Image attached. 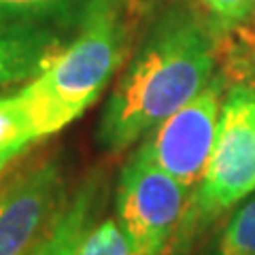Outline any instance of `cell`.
I'll return each instance as SVG.
<instances>
[{
    "label": "cell",
    "instance_id": "52a82bcc",
    "mask_svg": "<svg viewBox=\"0 0 255 255\" xmlns=\"http://www.w3.org/2000/svg\"><path fill=\"white\" fill-rule=\"evenodd\" d=\"M66 28L0 21V87L28 83L66 47Z\"/></svg>",
    "mask_w": 255,
    "mask_h": 255
},
{
    "label": "cell",
    "instance_id": "4fadbf2b",
    "mask_svg": "<svg viewBox=\"0 0 255 255\" xmlns=\"http://www.w3.org/2000/svg\"><path fill=\"white\" fill-rule=\"evenodd\" d=\"M206 13V23L213 34L230 32L251 17L255 0H198Z\"/></svg>",
    "mask_w": 255,
    "mask_h": 255
},
{
    "label": "cell",
    "instance_id": "7a4b0ae2",
    "mask_svg": "<svg viewBox=\"0 0 255 255\" xmlns=\"http://www.w3.org/2000/svg\"><path fill=\"white\" fill-rule=\"evenodd\" d=\"M128 51L117 0H90L75 36L49 66L17 92L36 140L60 132L90 109Z\"/></svg>",
    "mask_w": 255,
    "mask_h": 255
},
{
    "label": "cell",
    "instance_id": "30bf717a",
    "mask_svg": "<svg viewBox=\"0 0 255 255\" xmlns=\"http://www.w3.org/2000/svg\"><path fill=\"white\" fill-rule=\"evenodd\" d=\"M211 255H255V194L236 204L215 238Z\"/></svg>",
    "mask_w": 255,
    "mask_h": 255
},
{
    "label": "cell",
    "instance_id": "5bb4252c",
    "mask_svg": "<svg viewBox=\"0 0 255 255\" xmlns=\"http://www.w3.org/2000/svg\"><path fill=\"white\" fill-rule=\"evenodd\" d=\"M21 153H23V151H19V149L0 151V179H2V174L6 172V168H9V164H13Z\"/></svg>",
    "mask_w": 255,
    "mask_h": 255
},
{
    "label": "cell",
    "instance_id": "3957f363",
    "mask_svg": "<svg viewBox=\"0 0 255 255\" xmlns=\"http://www.w3.org/2000/svg\"><path fill=\"white\" fill-rule=\"evenodd\" d=\"M255 194V90L232 85L223 96L209 164L189 202L191 221H211Z\"/></svg>",
    "mask_w": 255,
    "mask_h": 255
},
{
    "label": "cell",
    "instance_id": "5b68a950",
    "mask_svg": "<svg viewBox=\"0 0 255 255\" xmlns=\"http://www.w3.org/2000/svg\"><path fill=\"white\" fill-rule=\"evenodd\" d=\"M226 81L217 75L187 105L164 119L142 140L145 153L194 196L209 164L219 126Z\"/></svg>",
    "mask_w": 255,
    "mask_h": 255
},
{
    "label": "cell",
    "instance_id": "7c38bea8",
    "mask_svg": "<svg viewBox=\"0 0 255 255\" xmlns=\"http://www.w3.org/2000/svg\"><path fill=\"white\" fill-rule=\"evenodd\" d=\"M77 255H134V251L119 221L105 219L85 234Z\"/></svg>",
    "mask_w": 255,
    "mask_h": 255
},
{
    "label": "cell",
    "instance_id": "9c48e42d",
    "mask_svg": "<svg viewBox=\"0 0 255 255\" xmlns=\"http://www.w3.org/2000/svg\"><path fill=\"white\" fill-rule=\"evenodd\" d=\"M87 4L90 0H0V21L68 28L79 21Z\"/></svg>",
    "mask_w": 255,
    "mask_h": 255
},
{
    "label": "cell",
    "instance_id": "8fae6325",
    "mask_svg": "<svg viewBox=\"0 0 255 255\" xmlns=\"http://www.w3.org/2000/svg\"><path fill=\"white\" fill-rule=\"evenodd\" d=\"M34 142L36 136L30 128L19 94L13 92L0 96V151H28Z\"/></svg>",
    "mask_w": 255,
    "mask_h": 255
},
{
    "label": "cell",
    "instance_id": "6da1fadb",
    "mask_svg": "<svg viewBox=\"0 0 255 255\" xmlns=\"http://www.w3.org/2000/svg\"><path fill=\"white\" fill-rule=\"evenodd\" d=\"M213 70L211 26L189 9H168L119 77L96 132L98 142L119 151L147 136L211 83Z\"/></svg>",
    "mask_w": 255,
    "mask_h": 255
},
{
    "label": "cell",
    "instance_id": "277c9868",
    "mask_svg": "<svg viewBox=\"0 0 255 255\" xmlns=\"http://www.w3.org/2000/svg\"><path fill=\"white\" fill-rule=\"evenodd\" d=\"M191 191L136 149L117 181V221L134 255H164L189 209Z\"/></svg>",
    "mask_w": 255,
    "mask_h": 255
},
{
    "label": "cell",
    "instance_id": "8992f818",
    "mask_svg": "<svg viewBox=\"0 0 255 255\" xmlns=\"http://www.w3.org/2000/svg\"><path fill=\"white\" fill-rule=\"evenodd\" d=\"M66 202V177L58 157L43 159L0 183V255H26Z\"/></svg>",
    "mask_w": 255,
    "mask_h": 255
},
{
    "label": "cell",
    "instance_id": "ba28073f",
    "mask_svg": "<svg viewBox=\"0 0 255 255\" xmlns=\"http://www.w3.org/2000/svg\"><path fill=\"white\" fill-rule=\"evenodd\" d=\"M102 198L105 181L100 172H94L68 198L53 226L26 255H77L85 234L96 226L94 221L102 209Z\"/></svg>",
    "mask_w": 255,
    "mask_h": 255
}]
</instances>
